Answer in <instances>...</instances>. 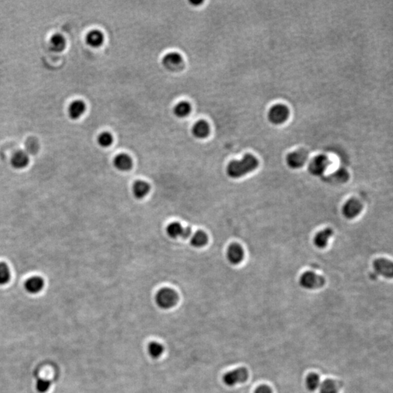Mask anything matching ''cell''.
<instances>
[{
	"label": "cell",
	"mask_w": 393,
	"mask_h": 393,
	"mask_svg": "<svg viewBox=\"0 0 393 393\" xmlns=\"http://www.w3.org/2000/svg\"><path fill=\"white\" fill-rule=\"evenodd\" d=\"M258 166V161L254 156L247 154L240 160H234L228 165L226 172L232 178H238L253 171Z\"/></svg>",
	"instance_id": "6da1fadb"
},
{
	"label": "cell",
	"mask_w": 393,
	"mask_h": 393,
	"mask_svg": "<svg viewBox=\"0 0 393 393\" xmlns=\"http://www.w3.org/2000/svg\"><path fill=\"white\" fill-rule=\"evenodd\" d=\"M155 301L159 308L168 309L176 306L178 303V296L176 291L171 288H162L157 292Z\"/></svg>",
	"instance_id": "7a4b0ae2"
},
{
	"label": "cell",
	"mask_w": 393,
	"mask_h": 393,
	"mask_svg": "<svg viewBox=\"0 0 393 393\" xmlns=\"http://www.w3.org/2000/svg\"><path fill=\"white\" fill-rule=\"evenodd\" d=\"M249 379V371L246 368H239L225 373L223 382L226 386L234 387L244 383Z\"/></svg>",
	"instance_id": "3957f363"
},
{
	"label": "cell",
	"mask_w": 393,
	"mask_h": 393,
	"mask_svg": "<svg viewBox=\"0 0 393 393\" xmlns=\"http://www.w3.org/2000/svg\"><path fill=\"white\" fill-rule=\"evenodd\" d=\"M324 284V278L312 272L304 273L300 278V285L306 289H317L323 287Z\"/></svg>",
	"instance_id": "277c9868"
},
{
	"label": "cell",
	"mask_w": 393,
	"mask_h": 393,
	"mask_svg": "<svg viewBox=\"0 0 393 393\" xmlns=\"http://www.w3.org/2000/svg\"><path fill=\"white\" fill-rule=\"evenodd\" d=\"M290 112L286 106L277 104L273 106L269 112L268 118L272 123L281 125L289 117Z\"/></svg>",
	"instance_id": "5b68a950"
},
{
	"label": "cell",
	"mask_w": 393,
	"mask_h": 393,
	"mask_svg": "<svg viewBox=\"0 0 393 393\" xmlns=\"http://www.w3.org/2000/svg\"><path fill=\"white\" fill-rule=\"evenodd\" d=\"M163 64L168 70L176 72L182 69L184 66V60L181 54L178 53H169L163 58Z\"/></svg>",
	"instance_id": "8992f818"
},
{
	"label": "cell",
	"mask_w": 393,
	"mask_h": 393,
	"mask_svg": "<svg viewBox=\"0 0 393 393\" xmlns=\"http://www.w3.org/2000/svg\"><path fill=\"white\" fill-rule=\"evenodd\" d=\"M329 166V160L327 157L323 155L314 157L309 163V170L314 176L321 175Z\"/></svg>",
	"instance_id": "52a82bcc"
},
{
	"label": "cell",
	"mask_w": 393,
	"mask_h": 393,
	"mask_svg": "<svg viewBox=\"0 0 393 393\" xmlns=\"http://www.w3.org/2000/svg\"><path fill=\"white\" fill-rule=\"evenodd\" d=\"M373 268L377 274L385 278H392L393 275V263L385 258H379L373 262Z\"/></svg>",
	"instance_id": "ba28073f"
},
{
	"label": "cell",
	"mask_w": 393,
	"mask_h": 393,
	"mask_svg": "<svg viewBox=\"0 0 393 393\" xmlns=\"http://www.w3.org/2000/svg\"><path fill=\"white\" fill-rule=\"evenodd\" d=\"M363 205L358 199L352 198L349 199L343 208V214L347 219H353L361 214Z\"/></svg>",
	"instance_id": "9c48e42d"
},
{
	"label": "cell",
	"mask_w": 393,
	"mask_h": 393,
	"mask_svg": "<svg viewBox=\"0 0 393 393\" xmlns=\"http://www.w3.org/2000/svg\"><path fill=\"white\" fill-rule=\"evenodd\" d=\"M308 159V155L305 151L298 150L291 152L287 156L286 161L288 166L292 168L302 167Z\"/></svg>",
	"instance_id": "30bf717a"
},
{
	"label": "cell",
	"mask_w": 393,
	"mask_h": 393,
	"mask_svg": "<svg viewBox=\"0 0 393 393\" xmlns=\"http://www.w3.org/2000/svg\"><path fill=\"white\" fill-rule=\"evenodd\" d=\"M168 235L173 239L181 237L187 239L192 235V230L190 227H183L179 223L174 222L170 224L167 228Z\"/></svg>",
	"instance_id": "8fae6325"
},
{
	"label": "cell",
	"mask_w": 393,
	"mask_h": 393,
	"mask_svg": "<svg viewBox=\"0 0 393 393\" xmlns=\"http://www.w3.org/2000/svg\"><path fill=\"white\" fill-rule=\"evenodd\" d=\"M227 258L229 262L232 264H240L244 257V252L243 248L237 243L229 246L227 250Z\"/></svg>",
	"instance_id": "7c38bea8"
},
{
	"label": "cell",
	"mask_w": 393,
	"mask_h": 393,
	"mask_svg": "<svg viewBox=\"0 0 393 393\" xmlns=\"http://www.w3.org/2000/svg\"><path fill=\"white\" fill-rule=\"evenodd\" d=\"M210 125L206 121L199 120L193 127V134L196 139H205L209 135Z\"/></svg>",
	"instance_id": "4fadbf2b"
},
{
	"label": "cell",
	"mask_w": 393,
	"mask_h": 393,
	"mask_svg": "<svg viewBox=\"0 0 393 393\" xmlns=\"http://www.w3.org/2000/svg\"><path fill=\"white\" fill-rule=\"evenodd\" d=\"M44 285H45V282L42 278L34 276L30 278L26 282L25 288L30 294H37L39 291H42V288H44Z\"/></svg>",
	"instance_id": "5bb4252c"
},
{
	"label": "cell",
	"mask_w": 393,
	"mask_h": 393,
	"mask_svg": "<svg viewBox=\"0 0 393 393\" xmlns=\"http://www.w3.org/2000/svg\"><path fill=\"white\" fill-rule=\"evenodd\" d=\"M85 103L81 100H76L69 106V117L72 119H78L83 115L85 112Z\"/></svg>",
	"instance_id": "9a60e30c"
},
{
	"label": "cell",
	"mask_w": 393,
	"mask_h": 393,
	"mask_svg": "<svg viewBox=\"0 0 393 393\" xmlns=\"http://www.w3.org/2000/svg\"><path fill=\"white\" fill-rule=\"evenodd\" d=\"M114 165L118 170L127 171L132 168V159L126 154H120L114 158Z\"/></svg>",
	"instance_id": "2e32d148"
},
{
	"label": "cell",
	"mask_w": 393,
	"mask_h": 393,
	"mask_svg": "<svg viewBox=\"0 0 393 393\" xmlns=\"http://www.w3.org/2000/svg\"><path fill=\"white\" fill-rule=\"evenodd\" d=\"M29 163V157L24 151H19L13 156L11 164L16 169L25 168Z\"/></svg>",
	"instance_id": "e0dca14e"
},
{
	"label": "cell",
	"mask_w": 393,
	"mask_h": 393,
	"mask_svg": "<svg viewBox=\"0 0 393 393\" xmlns=\"http://www.w3.org/2000/svg\"><path fill=\"white\" fill-rule=\"evenodd\" d=\"M342 386L341 382L333 379H327L320 384V393H338Z\"/></svg>",
	"instance_id": "ac0fdd59"
},
{
	"label": "cell",
	"mask_w": 393,
	"mask_h": 393,
	"mask_svg": "<svg viewBox=\"0 0 393 393\" xmlns=\"http://www.w3.org/2000/svg\"><path fill=\"white\" fill-rule=\"evenodd\" d=\"M104 37L99 30H93L87 34L86 37L87 43L93 48H98L104 43Z\"/></svg>",
	"instance_id": "d6986e66"
},
{
	"label": "cell",
	"mask_w": 393,
	"mask_h": 393,
	"mask_svg": "<svg viewBox=\"0 0 393 393\" xmlns=\"http://www.w3.org/2000/svg\"><path fill=\"white\" fill-rule=\"evenodd\" d=\"M333 235V231L330 228L324 229L319 232L314 237V244L319 249H323L327 246L329 239Z\"/></svg>",
	"instance_id": "ffe728a7"
},
{
	"label": "cell",
	"mask_w": 393,
	"mask_h": 393,
	"mask_svg": "<svg viewBox=\"0 0 393 393\" xmlns=\"http://www.w3.org/2000/svg\"><path fill=\"white\" fill-rule=\"evenodd\" d=\"M150 190V187L147 183L143 181H139L133 187V193L137 199H143L147 196Z\"/></svg>",
	"instance_id": "44dd1931"
},
{
	"label": "cell",
	"mask_w": 393,
	"mask_h": 393,
	"mask_svg": "<svg viewBox=\"0 0 393 393\" xmlns=\"http://www.w3.org/2000/svg\"><path fill=\"white\" fill-rule=\"evenodd\" d=\"M51 47L56 53L62 52L66 47V41L61 34H54L51 39Z\"/></svg>",
	"instance_id": "7402d4cb"
},
{
	"label": "cell",
	"mask_w": 393,
	"mask_h": 393,
	"mask_svg": "<svg viewBox=\"0 0 393 393\" xmlns=\"http://www.w3.org/2000/svg\"><path fill=\"white\" fill-rule=\"evenodd\" d=\"M191 110V104L187 101H183L176 104L173 112L177 117L184 118L187 117L190 114Z\"/></svg>",
	"instance_id": "603a6c76"
},
{
	"label": "cell",
	"mask_w": 393,
	"mask_h": 393,
	"mask_svg": "<svg viewBox=\"0 0 393 393\" xmlns=\"http://www.w3.org/2000/svg\"><path fill=\"white\" fill-rule=\"evenodd\" d=\"M208 243V236L202 231H198L191 237V244L194 247L201 248L205 246Z\"/></svg>",
	"instance_id": "cb8c5ba5"
},
{
	"label": "cell",
	"mask_w": 393,
	"mask_h": 393,
	"mask_svg": "<svg viewBox=\"0 0 393 393\" xmlns=\"http://www.w3.org/2000/svg\"><path fill=\"white\" fill-rule=\"evenodd\" d=\"M163 352H164V347L163 344L157 341H152L148 345V353L154 359H157L161 357Z\"/></svg>",
	"instance_id": "d4e9b609"
},
{
	"label": "cell",
	"mask_w": 393,
	"mask_h": 393,
	"mask_svg": "<svg viewBox=\"0 0 393 393\" xmlns=\"http://www.w3.org/2000/svg\"><path fill=\"white\" fill-rule=\"evenodd\" d=\"M320 376L316 373H310L307 377L306 387L309 391H314L320 388Z\"/></svg>",
	"instance_id": "484cf974"
},
{
	"label": "cell",
	"mask_w": 393,
	"mask_h": 393,
	"mask_svg": "<svg viewBox=\"0 0 393 393\" xmlns=\"http://www.w3.org/2000/svg\"><path fill=\"white\" fill-rule=\"evenodd\" d=\"M10 272L8 266L0 263V285H4L10 281Z\"/></svg>",
	"instance_id": "4316f807"
},
{
	"label": "cell",
	"mask_w": 393,
	"mask_h": 393,
	"mask_svg": "<svg viewBox=\"0 0 393 393\" xmlns=\"http://www.w3.org/2000/svg\"><path fill=\"white\" fill-rule=\"evenodd\" d=\"M98 142L102 147H109L113 143V137L110 133L103 132L98 138Z\"/></svg>",
	"instance_id": "83f0119b"
},
{
	"label": "cell",
	"mask_w": 393,
	"mask_h": 393,
	"mask_svg": "<svg viewBox=\"0 0 393 393\" xmlns=\"http://www.w3.org/2000/svg\"><path fill=\"white\" fill-rule=\"evenodd\" d=\"M51 382L47 379H39L37 380V384H36V388L37 391L40 393H45L48 392V390L51 388Z\"/></svg>",
	"instance_id": "f1b7e54d"
},
{
	"label": "cell",
	"mask_w": 393,
	"mask_h": 393,
	"mask_svg": "<svg viewBox=\"0 0 393 393\" xmlns=\"http://www.w3.org/2000/svg\"><path fill=\"white\" fill-rule=\"evenodd\" d=\"M26 149H27V153L31 154V155H35L39 151V144L38 142L36 140L30 139L26 143Z\"/></svg>",
	"instance_id": "f546056e"
},
{
	"label": "cell",
	"mask_w": 393,
	"mask_h": 393,
	"mask_svg": "<svg viewBox=\"0 0 393 393\" xmlns=\"http://www.w3.org/2000/svg\"><path fill=\"white\" fill-rule=\"evenodd\" d=\"M334 177H335L336 181H338V182H344L348 179V173L346 170L341 169L334 173Z\"/></svg>",
	"instance_id": "4dcf8cb0"
},
{
	"label": "cell",
	"mask_w": 393,
	"mask_h": 393,
	"mask_svg": "<svg viewBox=\"0 0 393 393\" xmlns=\"http://www.w3.org/2000/svg\"><path fill=\"white\" fill-rule=\"evenodd\" d=\"M254 393H273L271 388L267 385H261L255 390Z\"/></svg>",
	"instance_id": "1f68e13d"
}]
</instances>
